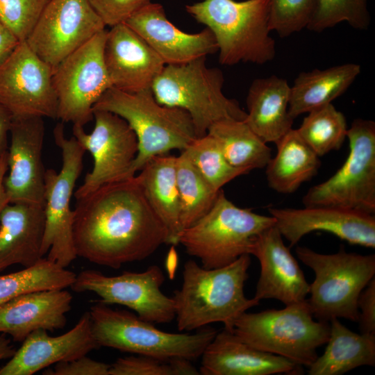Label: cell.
I'll list each match as a JSON object with an SVG mask.
<instances>
[{"mask_svg":"<svg viewBox=\"0 0 375 375\" xmlns=\"http://www.w3.org/2000/svg\"><path fill=\"white\" fill-rule=\"evenodd\" d=\"M73 239L77 256L119 269L167 244V230L136 176L99 187L76 199Z\"/></svg>","mask_w":375,"mask_h":375,"instance_id":"1","label":"cell"},{"mask_svg":"<svg viewBox=\"0 0 375 375\" xmlns=\"http://www.w3.org/2000/svg\"><path fill=\"white\" fill-rule=\"evenodd\" d=\"M250 255L244 254L222 267L206 269L193 260L184 264L183 281L172 297L179 331H191L212 323L231 331L235 319L259 304L244 294Z\"/></svg>","mask_w":375,"mask_h":375,"instance_id":"2","label":"cell"},{"mask_svg":"<svg viewBox=\"0 0 375 375\" xmlns=\"http://www.w3.org/2000/svg\"><path fill=\"white\" fill-rule=\"evenodd\" d=\"M185 10L212 33L222 65H263L274 58L269 0H203L187 5Z\"/></svg>","mask_w":375,"mask_h":375,"instance_id":"3","label":"cell"},{"mask_svg":"<svg viewBox=\"0 0 375 375\" xmlns=\"http://www.w3.org/2000/svg\"><path fill=\"white\" fill-rule=\"evenodd\" d=\"M122 117L134 131L138 151L131 167L132 177L151 158L185 150L197 138L193 122L184 110L160 104L151 88L126 92L114 87L108 89L93 107Z\"/></svg>","mask_w":375,"mask_h":375,"instance_id":"4","label":"cell"},{"mask_svg":"<svg viewBox=\"0 0 375 375\" xmlns=\"http://www.w3.org/2000/svg\"><path fill=\"white\" fill-rule=\"evenodd\" d=\"M206 57L178 65H165L154 79L151 90L161 105L185 110L197 138L205 135L215 123L224 119L244 120L245 112L235 99L223 93L222 72L208 67Z\"/></svg>","mask_w":375,"mask_h":375,"instance_id":"5","label":"cell"},{"mask_svg":"<svg viewBox=\"0 0 375 375\" xmlns=\"http://www.w3.org/2000/svg\"><path fill=\"white\" fill-rule=\"evenodd\" d=\"M313 317L306 299L280 310L246 311L235 319L231 331L257 349L308 367L330 335V324Z\"/></svg>","mask_w":375,"mask_h":375,"instance_id":"6","label":"cell"},{"mask_svg":"<svg viewBox=\"0 0 375 375\" xmlns=\"http://www.w3.org/2000/svg\"><path fill=\"white\" fill-rule=\"evenodd\" d=\"M275 225L274 218L235 206L221 190L209 211L181 233L179 244L206 269L222 267L250 255L259 234Z\"/></svg>","mask_w":375,"mask_h":375,"instance_id":"7","label":"cell"},{"mask_svg":"<svg viewBox=\"0 0 375 375\" xmlns=\"http://www.w3.org/2000/svg\"><path fill=\"white\" fill-rule=\"evenodd\" d=\"M93 336L99 345L160 359L189 360L201 357L217 331L208 328L195 333L162 331L135 314L98 302L88 311Z\"/></svg>","mask_w":375,"mask_h":375,"instance_id":"8","label":"cell"},{"mask_svg":"<svg viewBox=\"0 0 375 375\" xmlns=\"http://www.w3.org/2000/svg\"><path fill=\"white\" fill-rule=\"evenodd\" d=\"M296 253L315 273L307 299L313 317L324 322L334 318L358 322V298L374 278L375 255L348 253L342 248L324 254L306 247H297Z\"/></svg>","mask_w":375,"mask_h":375,"instance_id":"9","label":"cell"},{"mask_svg":"<svg viewBox=\"0 0 375 375\" xmlns=\"http://www.w3.org/2000/svg\"><path fill=\"white\" fill-rule=\"evenodd\" d=\"M349 151L337 172L311 187L303 197L306 207L332 206L375 212V123L356 119L347 129Z\"/></svg>","mask_w":375,"mask_h":375,"instance_id":"10","label":"cell"},{"mask_svg":"<svg viewBox=\"0 0 375 375\" xmlns=\"http://www.w3.org/2000/svg\"><path fill=\"white\" fill-rule=\"evenodd\" d=\"M53 135L62 152V167L59 172L53 169L45 170L42 254L47 253L49 260L66 268L77 257L73 239L74 210L70 201L83 169L85 150L74 137L66 138L62 122L56 125Z\"/></svg>","mask_w":375,"mask_h":375,"instance_id":"11","label":"cell"},{"mask_svg":"<svg viewBox=\"0 0 375 375\" xmlns=\"http://www.w3.org/2000/svg\"><path fill=\"white\" fill-rule=\"evenodd\" d=\"M103 30L63 59L53 69L56 119L83 126L93 118V107L112 87L103 59Z\"/></svg>","mask_w":375,"mask_h":375,"instance_id":"12","label":"cell"},{"mask_svg":"<svg viewBox=\"0 0 375 375\" xmlns=\"http://www.w3.org/2000/svg\"><path fill=\"white\" fill-rule=\"evenodd\" d=\"M165 279L158 265L144 272H124L113 276L85 269L76 274L71 288L77 292L95 293L102 303L126 306L149 322L166 324L175 319V306L173 298L161 290Z\"/></svg>","mask_w":375,"mask_h":375,"instance_id":"13","label":"cell"},{"mask_svg":"<svg viewBox=\"0 0 375 375\" xmlns=\"http://www.w3.org/2000/svg\"><path fill=\"white\" fill-rule=\"evenodd\" d=\"M94 126L87 133L73 125V137L93 158L92 169L76 190V199L99 187L130 178L128 172L138 151L137 137L125 119L110 111L93 110Z\"/></svg>","mask_w":375,"mask_h":375,"instance_id":"14","label":"cell"},{"mask_svg":"<svg viewBox=\"0 0 375 375\" xmlns=\"http://www.w3.org/2000/svg\"><path fill=\"white\" fill-rule=\"evenodd\" d=\"M53 68L21 41L0 66V103L12 119H56L58 101Z\"/></svg>","mask_w":375,"mask_h":375,"instance_id":"15","label":"cell"},{"mask_svg":"<svg viewBox=\"0 0 375 375\" xmlns=\"http://www.w3.org/2000/svg\"><path fill=\"white\" fill-rule=\"evenodd\" d=\"M105 27L88 0H51L25 41L53 69Z\"/></svg>","mask_w":375,"mask_h":375,"instance_id":"16","label":"cell"},{"mask_svg":"<svg viewBox=\"0 0 375 375\" xmlns=\"http://www.w3.org/2000/svg\"><path fill=\"white\" fill-rule=\"evenodd\" d=\"M10 143L7 149L8 174L3 184L9 203L44 206V174L42 117L12 119Z\"/></svg>","mask_w":375,"mask_h":375,"instance_id":"17","label":"cell"},{"mask_svg":"<svg viewBox=\"0 0 375 375\" xmlns=\"http://www.w3.org/2000/svg\"><path fill=\"white\" fill-rule=\"evenodd\" d=\"M275 226L290 247L306 235L322 231L355 245L375 248L374 215L332 206L268 210Z\"/></svg>","mask_w":375,"mask_h":375,"instance_id":"18","label":"cell"},{"mask_svg":"<svg viewBox=\"0 0 375 375\" xmlns=\"http://www.w3.org/2000/svg\"><path fill=\"white\" fill-rule=\"evenodd\" d=\"M124 23L138 33L165 65L183 64L218 51L210 29L206 27L197 33L183 31L167 19L160 3H149Z\"/></svg>","mask_w":375,"mask_h":375,"instance_id":"19","label":"cell"},{"mask_svg":"<svg viewBox=\"0 0 375 375\" xmlns=\"http://www.w3.org/2000/svg\"><path fill=\"white\" fill-rule=\"evenodd\" d=\"M250 255L260 265L255 299H276L285 306L306 299L310 284L275 225L258 235Z\"/></svg>","mask_w":375,"mask_h":375,"instance_id":"20","label":"cell"},{"mask_svg":"<svg viewBox=\"0 0 375 375\" xmlns=\"http://www.w3.org/2000/svg\"><path fill=\"white\" fill-rule=\"evenodd\" d=\"M103 59L112 87L126 92L151 88L165 64L125 23L107 31Z\"/></svg>","mask_w":375,"mask_h":375,"instance_id":"21","label":"cell"},{"mask_svg":"<svg viewBox=\"0 0 375 375\" xmlns=\"http://www.w3.org/2000/svg\"><path fill=\"white\" fill-rule=\"evenodd\" d=\"M98 348L87 311L72 329L59 336H50L44 329L31 333L0 369V375H32L53 364L79 358Z\"/></svg>","mask_w":375,"mask_h":375,"instance_id":"22","label":"cell"},{"mask_svg":"<svg viewBox=\"0 0 375 375\" xmlns=\"http://www.w3.org/2000/svg\"><path fill=\"white\" fill-rule=\"evenodd\" d=\"M202 375L299 374L301 366L273 353L257 349L231 331L217 333L201 356Z\"/></svg>","mask_w":375,"mask_h":375,"instance_id":"23","label":"cell"},{"mask_svg":"<svg viewBox=\"0 0 375 375\" xmlns=\"http://www.w3.org/2000/svg\"><path fill=\"white\" fill-rule=\"evenodd\" d=\"M72 294L65 289L26 293L0 305V333L23 342L39 329L63 328L71 310Z\"/></svg>","mask_w":375,"mask_h":375,"instance_id":"24","label":"cell"},{"mask_svg":"<svg viewBox=\"0 0 375 375\" xmlns=\"http://www.w3.org/2000/svg\"><path fill=\"white\" fill-rule=\"evenodd\" d=\"M44 207L9 203L0 215V272L19 264L28 267L43 258Z\"/></svg>","mask_w":375,"mask_h":375,"instance_id":"25","label":"cell"},{"mask_svg":"<svg viewBox=\"0 0 375 375\" xmlns=\"http://www.w3.org/2000/svg\"><path fill=\"white\" fill-rule=\"evenodd\" d=\"M290 94L287 80L276 75L256 78L249 88L244 122L266 143L275 144L292 128Z\"/></svg>","mask_w":375,"mask_h":375,"instance_id":"26","label":"cell"},{"mask_svg":"<svg viewBox=\"0 0 375 375\" xmlns=\"http://www.w3.org/2000/svg\"><path fill=\"white\" fill-rule=\"evenodd\" d=\"M136 177L150 207L167 230V244H178L183 228L176 156L167 153L151 158Z\"/></svg>","mask_w":375,"mask_h":375,"instance_id":"27","label":"cell"},{"mask_svg":"<svg viewBox=\"0 0 375 375\" xmlns=\"http://www.w3.org/2000/svg\"><path fill=\"white\" fill-rule=\"evenodd\" d=\"M361 72L360 65L345 63L301 72L290 86L288 110L299 115L331 103L351 86Z\"/></svg>","mask_w":375,"mask_h":375,"instance_id":"28","label":"cell"},{"mask_svg":"<svg viewBox=\"0 0 375 375\" xmlns=\"http://www.w3.org/2000/svg\"><path fill=\"white\" fill-rule=\"evenodd\" d=\"M324 353L309 366L310 375H340L361 366L375 365V334L356 333L334 318Z\"/></svg>","mask_w":375,"mask_h":375,"instance_id":"29","label":"cell"},{"mask_svg":"<svg viewBox=\"0 0 375 375\" xmlns=\"http://www.w3.org/2000/svg\"><path fill=\"white\" fill-rule=\"evenodd\" d=\"M275 144L276 153L265 167L267 183L278 193H293L317 174L319 156L297 129L291 128Z\"/></svg>","mask_w":375,"mask_h":375,"instance_id":"30","label":"cell"},{"mask_svg":"<svg viewBox=\"0 0 375 375\" xmlns=\"http://www.w3.org/2000/svg\"><path fill=\"white\" fill-rule=\"evenodd\" d=\"M207 134L218 144L228 162L249 173L266 167L271 149L244 120L224 119L212 124Z\"/></svg>","mask_w":375,"mask_h":375,"instance_id":"31","label":"cell"},{"mask_svg":"<svg viewBox=\"0 0 375 375\" xmlns=\"http://www.w3.org/2000/svg\"><path fill=\"white\" fill-rule=\"evenodd\" d=\"M76 274L47 258L28 267L0 275V305L20 295L71 287Z\"/></svg>","mask_w":375,"mask_h":375,"instance_id":"32","label":"cell"},{"mask_svg":"<svg viewBox=\"0 0 375 375\" xmlns=\"http://www.w3.org/2000/svg\"><path fill=\"white\" fill-rule=\"evenodd\" d=\"M176 176L184 230L209 211L221 190H215L204 179L183 151L176 156Z\"/></svg>","mask_w":375,"mask_h":375,"instance_id":"33","label":"cell"},{"mask_svg":"<svg viewBox=\"0 0 375 375\" xmlns=\"http://www.w3.org/2000/svg\"><path fill=\"white\" fill-rule=\"evenodd\" d=\"M347 129L345 116L331 103L308 112L297 130L319 157L340 149Z\"/></svg>","mask_w":375,"mask_h":375,"instance_id":"34","label":"cell"},{"mask_svg":"<svg viewBox=\"0 0 375 375\" xmlns=\"http://www.w3.org/2000/svg\"><path fill=\"white\" fill-rule=\"evenodd\" d=\"M183 151L204 179L217 191L236 177L248 174L231 165L215 140L207 133L196 138Z\"/></svg>","mask_w":375,"mask_h":375,"instance_id":"35","label":"cell"},{"mask_svg":"<svg viewBox=\"0 0 375 375\" xmlns=\"http://www.w3.org/2000/svg\"><path fill=\"white\" fill-rule=\"evenodd\" d=\"M343 22L356 29H367L370 24L367 0H316L307 28L322 32Z\"/></svg>","mask_w":375,"mask_h":375,"instance_id":"36","label":"cell"},{"mask_svg":"<svg viewBox=\"0 0 375 375\" xmlns=\"http://www.w3.org/2000/svg\"><path fill=\"white\" fill-rule=\"evenodd\" d=\"M199 371L185 358L169 360L147 356L119 358L110 367L109 375H198Z\"/></svg>","mask_w":375,"mask_h":375,"instance_id":"37","label":"cell"},{"mask_svg":"<svg viewBox=\"0 0 375 375\" xmlns=\"http://www.w3.org/2000/svg\"><path fill=\"white\" fill-rule=\"evenodd\" d=\"M316 0H269V29L281 38L308 27Z\"/></svg>","mask_w":375,"mask_h":375,"instance_id":"38","label":"cell"},{"mask_svg":"<svg viewBox=\"0 0 375 375\" xmlns=\"http://www.w3.org/2000/svg\"><path fill=\"white\" fill-rule=\"evenodd\" d=\"M51 0H0V22L25 41Z\"/></svg>","mask_w":375,"mask_h":375,"instance_id":"39","label":"cell"},{"mask_svg":"<svg viewBox=\"0 0 375 375\" xmlns=\"http://www.w3.org/2000/svg\"><path fill=\"white\" fill-rule=\"evenodd\" d=\"M106 26L124 23L151 0H88Z\"/></svg>","mask_w":375,"mask_h":375,"instance_id":"40","label":"cell"},{"mask_svg":"<svg viewBox=\"0 0 375 375\" xmlns=\"http://www.w3.org/2000/svg\"><path fill=\"white\" fill-rule=\"evenodd\" d=\"M60 362L45 370V375H109L110 365L86 356Z\"/></svg>","mask_w":375,"mask_h":375,"instance_id":"41","label":"cell"},{"mask_svg":"<svg viewBox=\"0 0 375 375\" xmlns=\"http://www.w3.org/2000/svg\"><path fill=\"white\" fill-rule=\"evenodd\" d=\"M361 333L375 334V278H373L359 294L357 301Z\"/></svg>","mask_w":375,"mask_h":375,"instance_id":"42","label":"cell"},{"mask_svg":"<svg viewBox=\"0 0 375 375\" xmlns=\"http://www.w3.org/2000/svg\"><path fill=\"white\" fill-rule=\"evenodd\" d=\"M20 41L0 22V66L8 58Z\"/></svg>","mask_w":375,"mask_h":375,"instance_id":"43","label":"cell"},{"mask_svg":"<svg viewBox=\"0 0 375 375\" xmlns=\"http://www.w3.org/2000/svg\"><path fill=\"white\" fill-rule=\"evenodd\" d=\"M12 122L9 111L0 103V157L8 147V135Z\"/></svg>","mask_w":375,"mask_h":375,"instance_id":"44","label":"cell"},{"mask_svg":"<svg viewBox=\"0 0 375 375\" xmlns=\"http://www.w3.org/2000/svg\"><path fill=\"white\" fill-rule=\"evenodd\" d=\"M7 172L8 165L6 151L0 157V215L6 206L9 203L3 184L4 178Z\"/></svg>","mask_w":375,"mask_h":375,"instance_id":"45","label":"cell"},{"mask_svg":"<svg viewBox=\"0 0 375 375\" xmlns=\"http://www.w3.org/2000/svg\"><path fill=\"white\" fill-rule=\"evenodd\" d=\"M15 351L11 344L10 340L6 337V335L0 333V360L10 358Z\"/></svg>","mask_w":375,"mask_h":375,"instance_id":"46","label":"cell"}]
</instances>
